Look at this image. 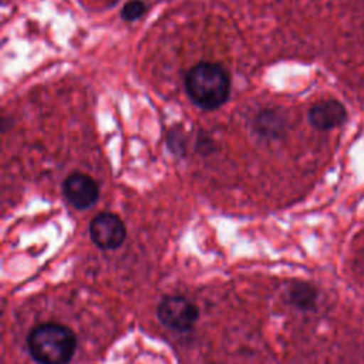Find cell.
Instances as JSON below:
<instances>
[{
    "label": "cell",
    "instance_id": "cell-1",
    "mask_svg": "<svg viewBox=\"0 0 364 364\" xmlns=\"http://www.w3.org/2000/svg\"><path fill=\"white\" fill-rule=\"evenodd\" d=\"M185 91L196 107L213 111L228 101L230 81L222 65L202 61L186 73Z\"/></svg>",
    "mask_w": 364,
    "mask_h": 364
},
{
    "label": "cell",
    "instance_id": "cell-2",
    "mask_svg": "<svg viewBox=\"0 0 364 364\" xmlns=\"http://www.w3.org/2000/svg\"><path fill=\"white\" fill-rule=\"evenodd\" d=\"M27 348L38 364H68L77 348V337L64 324L43 323L30 331Z\"/></svg>",
    "mask_w": 364,
    "mask_h": 364
},
{
    "label": "cell",
    "instance_id": "cell-3",
    "mask_svg": "<svg viewBox=\"0 0 364 364\" xmlns=\"http://www.w3.org/2000/svg\"><path fill=\"white\" fill-rule=\"evenodd\" d=\"M156 316L165 327L185 333L195 327L199 318V309L183 296H166L159 301Z\"/></svg>",
    "mask_w": 364,
    "mask_h": 364
},
{
    "label": "cell",
    "instance_id": "cell-4",
    "mask_svg": "<svg viewBox=\"0 0 364 364\" xmlns=\"http://www.w3.org/2000/svg\"><path fill=\"white\" fill-rule=\"evenodd\" d=\"M88 232L92 243L102 250L118 249L127 237V228L124 222L109 212L97 215L90 222Z\"/></svg>",
    "mask_w": 364,
    "mask_h": 364
},
{
    "label": "cell",
    "instance_id": "cell-5",
    "mask_svg": "<svg viewBox=\"0 0 364 364\" xmlns=\"http://www.w3.org/2000/svg\"><path fill=\"white\" fill-rule=\"evenodd\" d=\"M63 193L71 206L84 210L97 202L100 189L91 176L81 172H73L63 182Z\"/></svg>",
    "mask_w": 364,
    "mask_h": 364
},
{
    "label": "cell",
    "instance_id": "cell-6",
    "mask_svg": "<svg viewBox=\"0 0 364 364\" xmlns=\"http://www.w3.org/2000/svg\"><path fill=\"white\" fill-rule=\"evenodd\" d=\"M347 118L346 107L337 100H326L314 104L309 112L307 119L310 125L320 131H328L340 127Z\"/></svg>",
    "mask_w": 364,
    "mask_h": 364
},
{
    "label": "cell",
    "instance_id": "cell-7",
    "mask_svg": "<svg viewBox=\"0 0 364 364\" xmlns=\"http://www.w3.org/2000/svg\"><path fill=\"white\" fill-rule=\"evenodd\" d=\"M284 124H286V119L282 111L277 108H269L257 114L253 122V128L259 136L274 139L283 134Z\"/></svg>",
    "mask_w": 364,
    "mask_h": 364
},
{
    "label": "cell",
    "instance_id": "cell-8",
    "mask_svg": "<svg viewBox=\"0 0 364 364\" xmlns=\"http://www.w3.org/2000/svg\"><path fill=\"white\" fill-rule=\"evenodd\" d=\"M289 301L300 310H311L317 301V290L309 283H296L289 289Z\"/></svg>",
    "mask_w": 364,
    "mask_h": 364
},
{
    "label": "cell",
    "instance_id": "cell-9",
    "mask_svg": "<svg viewBox=\"0 0 364 364\" xmlns=\"http://www.w3.org/2000/svg\"><path fill=\"white\" fill-rule=\"evenodd\" d=\"M146 11L145 4L141 0H129L121 10V16L125 21H134Z\"/></svg>",
    "mask_w": 364,
    "mask_h": 364
}]
</instances>
